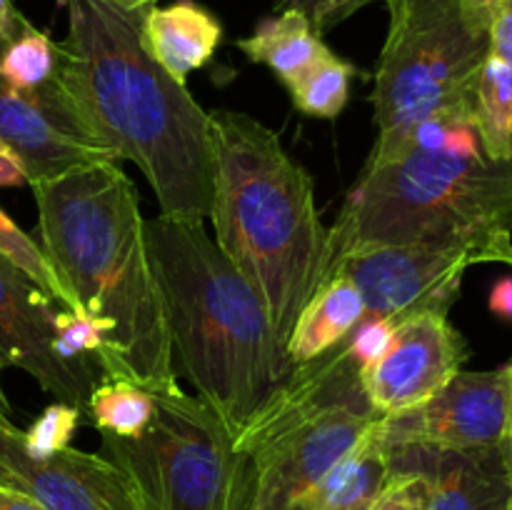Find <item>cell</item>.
Listing matches in <instances>:
<instances>
[{"mask_svg": "<svg viewBox=\"0 0 512 510\" xmlns=\"http://www.w3.org/2000/svg\"><path fill=\"white\" fill-rule=\"evenodd\" d=\"M60 85L80 130L148 178L160 215L203 223L213 200L208 110L165 73L143 40L148 8L118 0H60Z\"/></svg>", "mask_w": 512, "mask_h": 510, "instance_id": "obj_1", "label": "cell"}, {"mask_svg": "<svg viewBox=\"0 0 512 510\" xmlns=\"http://www.w3.org/2000/svg\"><path fill=\"white\" fill-rule=\"evenodd\" d=\"M30 188L40 248L65 310L90 315L105 330L103 378L133 380L153 393L178 388L133 180L118 160H98Z\"/></svg>", "mask_w": 512, "mask_h": 510, "instance_id": "obj_2", "label": "cell"}, {"mask_svg": "<svg viewBox=\"0 0 512 510\" xmlns=\"http://www.w3.org/2000/svg\"><path fill=\"white\" fill-rule=\"evenodd\" d=\"M208 118L215 245L255 290L285 348L300 310L330 278V228L313 178L275 130L235 110H210Z\"/></svg>", "mask_w": 512, "mask_h": 510, "instance_id": "obj_3", "label": "cell"}, {"mask_svg": "<svg viewBox=\"0 0 512 510\" xmlns=\"http://www.w3.org/2000/svg\"><path fill=\"white\" fill-rule=\"evenodd\" d=\"M173 355L235 440L278 395L295 365L263 303L198 220L143 223Z\"/></svg>", "mask_w": 512, "mask_h": 510, "instance_id": "obj_4", "label": "cell"}, {"mask_svg": "<svg viewBox=\"0 0 512 510\" xmlns=\"http://www.w3.org/2000/svg\"><path fill=\"white\" fill-rule=\"evenodd\" d=\"M333 260L373 245H463L475 263L512 250V160L400 145L368 158L330 228Z\"/></svg>", "mask_w": 512, "mask_h": 510, "instance_id": "obj_5", "label": "cell"}, {"mask_svg": "<svg viewBox=\"0 0 512 510\" xmlns=\"http://www.w3.org/2000/svg\"><path fill=\"white\" fill-rule=\"evenodd\" d=\"M388 38L375 68L378 140L370 158L390 153L415 125L475 115V90L490 53V30L460 0H385Z\"/></svg>", "mask_w": 512, "mask_h": 510, "instance_id": "obj_6", "label": "cell"}, {"mask_svg": "<svg viewBox=\"0 0 512 510\" xmlns=\"http://www.w3.org/2000/svg\"><path fill=\"white\" fill-rule=\"evenodd\" d=\"M100 455L118 465L140 510H253L248 455L198 395L155 393L143 435L100 433Z\"/></svg>", "mask_w": 512, "mask_h": 510, "instance_id": "obj_7", "label": "cell"}, {"mask_svg": "<svg viewBox=\"0 0 512 510\" xmlns=\"http://www.w3.org/2000/svg\"><path fill=\"white\" fill-rule=\"evenodd\" d=\"M470 265L475 258L463 245H373L338 255L330 278L345 275L358 285L368 318L400 323L423 313L448 315Z\"/></svg>", "mask_w": 512, "mask_h": 510, "instance_id": "obj_8", "label": "cell"}, {"mask_svg": "<svg viewBox=\"0 0 512 510\" xmlns=\"http://www.w3.org/2000/svg\"><path fill=\"white\" fill-rule=\"evenodd\" d=\"M510 408V363L485 373H455L428 400L383 415L378 428L388 448H495L503 443Z\"/></svg>", "mask_w": 512, "mask_h": 510, "instance_id": "obj_9", "label": "cell"}, {"mask_svg": "<svg viewBox=\"0 0 512 510\" xmlns=\"http://www.w3.org/2000/svg\"><path fill=\"white\" fill-rule=\"evenodd\" d=\"M53 300L0 255V368H20L60 403L85 410L103 373L95 360L60 358L55 348Z\"/></svg>", "mask_w": 512, "mask_h": 510, "instance_id": "obj_10", "label": "cell"}, {"mask_svg": "<svg viewBox=\"0 0 512 510\" xmlns=\"http://www.w3.org/2000/svg\"><path fill=\"white\" fill-rule=\"evenodd\" d=\"M468 353V343L448 315H413L395 323L383 355L360 368V385L380 418L400 413L443 388L460 373Z\"/></svg>", "mask_w": 512, "mask_h": 510, "instance_id": "obj_11", "label": "cell"}, {"mask_svg": "<svg viewBox=\"0 0 512 510\" xmlns=\"http://www.w3.org/2000/svg\"><path fill=\"white\" fill-rule=\"evenodd\" d=\"M0 483L23 490L45 510H140L128 478L108 458L70 445L38 458L13 423H0Z\"/></svg>", "mask_w": 512, "mask_h": 510, "instance_id": "obj_12", "label": "cell"}, {"mask_svg": "<svg viewBox=\"0 0 512 510\" xmlns=\"http://www.w3.org/2000/svg\"><path fill=\"white\" fill-rule=\"evenodd\" d=\"M393 468L425 480V510H512L503 445L495 448H390Z\"/></svg>", "mask_w": 512, "mask_h": 510, "instance_id": "obj_13", "label": "cell"}, {"mask_svg": "<svg viewBox=\"0 0 512 510\" xmlns=\"http://www.w3.org/2000/svg\"><path fill=\"white\" fill-rule=\"evenodd\" d=\"M8 40H0V50ZM0 143L15 153L28 173V185L58 178L80 165L115 160L108 150L73 138L30 98L0 78Z\"/></svg>", "mask_w": 512, "mask_h": 510, "instance_id": "obj_14", "label": "cell"}, {"mask_svg": "<svg viewBox=\"0 0 512 510\" xmlns=\"http://www.w3.org/2000/svg\"><path fill=\"white\" fill-rule=\"evenodd\" d=\"M143 40L155 63L185 83L193 70L203 68L223 40V23L193 0L173 5H150L143 18Z\"/></svg>", "mask_w": 512, "mask_h": 510, "instance_id": "obj_15", "label": "cell"}, {"mask_svg": "<svg viewBox=\"0 0 512 510\" xmlns=\"http://www.w3.org/2000/svg\"><path fill=\"white\" fill-rule=\"evenodd\" d=\"M365 318V303L358 285L345 275H333L300 310L290 333L285 355L290 365H305L343 345Z\"/></svg>", "mask_w": 512, "mask_h": 510, "instance_id": "obj_16", "label": "cell"}, {"mask_svg": "<svg viewBox=\"0 0 512 510\" xmlns=\"http://www.w3.org/2000/svg\"><path fill=\"white\" fill-rule=\"evenodd\" d=\"M390 475V448L375 423L373 430L293 510H370Z\"/></svg>", "mask_w": 512, "mask_h": 510, "instance_id": "obj_17", "label": "cell"}, {"mask_svg": "<svg viewBox=\"0 0 512 510\" xmlns=\"http://www.w3.org/2000/svg\"><path fill=\"white\" fill-rule=\"evenodd\" d=\"M235 45L248 60L268 65L285 85L330 50L295 10H278V15L263 18L253 35L240 38Z\"/></svg>", "mask_w": 512, "mask_h": 510, "instance_id": "obj_18", "label": "cell"}, {"mask_svg": "<svg viewBox=\"0 0 512 510\" xmlns=\"http://www.w3.org/2000/svg\"><path fill=\"white\" fill-rule=\"evenodd\" d=\"M85 418L100 433L138 438L155 415V393L125 378H100L85 403Z\"/></svg>", "mask_w": 512, "mask_h": 510, "instance_id": "obj_19", "label": "cell"}, {"mask_svg": "<svg viewBox=\"0 0 512 510\" xmlns=\"http://www.w3.org/2000/svg\"><path fill=\"white\" fill-rule=\"evenodd\" d=\"M475 128L488 158L512 160V65L490 53L475 90Z\"/></svg>", "mask_w": 512, "mask_h": 510, "instance_id": "obj_20", "label": "cell"}, {"mask_svg": "<svg viewBox=\"0 0 512 510\" xmlns=\"http://www.w3.org/2000/svg\"><path fill=\"white\" fill-rule=\"evenodd\" d=\"M355 73L358 70L353 63L328 50L313 65H308L298 78L290 80L285 88L290 90L293 105L300 113L310 115V118L333 120L348 105L350 83H353Z\"/></svg>", "mask_w": 512, "mask_h": 510, "instance_id": "obj_21", "label": "cell"}, {"mask_svg": "<svg viewBox=\"0 0 512 510\" xmlns=\"http://www.w3.org/2000/svg\"><path fill=\"white\" fill-rule=\"evenodd\" d=\"M0 255H5L15 268L23 270L53 303L65 308L63 290H60L58 280H55V273L50 270L43 248L25 230H20L3 208H0Z\"/></svg>", "mask_w": 512, "mask_h": 510, "instance_id": "obj_22", "label": "cell"}, {"mask_svg": "<svg viewBox=\"0 0 512 510\" xmlns=\"http://www.w3.org/2000/svg\"><path fill=\"white\" fill-rule=\"evenodd\" d=\"M53 330L60 358L70 360V363H80V360L98 363L105 345V330L98 320L85 313H75V310L55 308Z\"/></svg>", "mask_w": 512, "mask_h": 510, "instance_id": "obj_23", "label": "cell"}, {"mask_svg": "<svg viewBox=\"0 0 512 510\" xmlns=\"http://www.w3.org/2000/svg\"><path fill=\"white\" fill-rule=\"evenodd\" d=\"M83 415V410L75 408V405L55 400L30 423L28 430H23V443L28 453L43 458V455H53L68 448Z\"/></svg>", "mask_w": 512, "mask_h": 510, "instance_id": "obj_24", "label": "cell"}, {"mask_svg": "<svg viewBox=\"0 0 512 510\" xmlns=\"http://www.w3.org/2000/svg\"><path fill=\"white\" fill-rule=\"evenodd\" d=\"M378 0H280L278 10H295L310 23V28L323 38L328 30L348 20L350 15L358 13L360 8ZM385 3V0H383Z\"/></svg>", "mask_w": 512, "mask_h": 510, "instance_id": "obj_25", "label": "cell"}, {"mask_svg": "<svg viewBox=\"0 0 512 510\" xmlns=\"http://www.w3.org/2000/svg\"><path fill=\"white\" fill-rule=\"evenodd\" d=\"M370 510H425V480L413 470L393 468L388 485Z\"/></svg>", "mask_w": 512, "mask_h": 510, "instance_id": "obj_26", "label": "cell"}, {"mask_svg": "<svg viewBox=\"0 0 512 510\" xmlns=\"http://www.w3.org/2000/svg\"><path fill=\"white\" fill-rule=\"evenodd\" d=\"M393 330L395 323L388 318H368V315H365V318L360 320V325L348 338V348L350 353L355 355V360L360 363V368L373 363L378 355H383L390 338H393Z\"/></svg>", "mask_w": 512, "mask_h": 510, "instance_id": "obj_27", "label": "cell"}, {"mask_svg": "<svg viewBox=\"0 0 512 510\" xmlns=\"http://www.w3.org/2000/svg\"><path fill=\"white\" fill-rule=\"evenodd\" d=\"M490 55L512 65V0L495 13L490 23Z\"/></svg>", "mask_w": 512, "mask_h": 510, "instance_id": "obj_28", "label": "cell"}, {"mask_svg": "<svg viewBox=\"0 0 512 510\" xmlns=\"http://www.w3.org/2000/svg\"><path fill=\"white\" fill-rule=\"evenodd\" d=\"M0 185L3 188H18V185H28V173H25L23 163L10 153L8 148H0Z\"/></svg>", "mask_w": 512, "mask_h": 510, "instance_id": "obj_29", "label": "cell"}, {"mask_svg": "<svg viewBox=\"0 0 512 510\" xmlns=\"http://www.w3.org/2000/svg\"><path fill=\"white\" fill-rule=\"evenodd\" d=\"M25 23H28V18L20 13L15 0H0V40L15 38Z\"/></svg>", "mask_w": 512, "mask_h": 510, "instance_id": "obj_30", "label": "cell"}, {"mask_svg": "<svg viewBox=\"0 0 512 510\" xmlns=\"http://www.w3.org/2000/svg\"><path fill=\"white\" fill-rule=\"evenodd\" d=\"M488 305L498 318L512 320V278H503L495 283V288L490 290Z\"/></svg>", "mask_w": 512, "mask_h": 510, "instance_id": "obj_31", "label": "cell"}, {"mask_svg": "<svg viewBox=\"0 0 512 510\" xmlns=\"http://www.w3.org/2000/svg\"><path fill=\"white\" fill-rule=\"evenodd\" d=\"M0 510H45V508L38 503V500L30 498L28 493H23V490L0 483Z\"/></svg>", "mask_w": 512, "mask_h": 510, "instance_id": "obj_32", "label": "cell"}, {"mask_svg": "<svg viewBox=\"0 0 512 510\" xmlns=\"http://www.w3.org/2000/svg\"><path fill=\"white\" fill-rule=\"evenodd\" d=\"M460 3H463V8L468 10L478 23H483L485 28L490 30V23H493L495 13H498L508 0H460Z\"/></svg>", "mask_w": 512, "mask_h": 510, "instance_id": "obj_33", "label": "cell"}, {"mask_svg": "<svg viewBox=\"0 0 512 510\" xmlns=\"http://www.w3.org/2000/svg\"><path fill=\"white\" fill-rule=\"evenodd\" d=\"M503 453L505 463H508L510 478H512V360H510V408H508V425H505V438H503Z\"/></svg>", "mask_w": 512, "mask_h": 510, "instance_id": "obj_34", "label": "cell"}, {"mask_svg": "<svg viewBox=\"0 0 512 510\" xmlns=\"http://www.w3.org/2000/svg\"><path fill=\"white\" fill-rule=\"evenodd\" d=\"M13 408H10L8 403V395H5V388H3V368H0V423H13Z\"/></svg>", "mask_w": 512, "mask_h": 510, "instance_id": "obj_35", "label": "cell"}, {"mask_svg": "<svg viewBox=\"0 0 512 510\" xmlns=\"http://www.w3.org/2000/svg\"><path fill=\"white\" fill-rule=\"evenodd\" d=\"M118 3L128 5V8H150V5H158V0H118Z\"/></svg>", "mask_w": 512, "mask_h": 510, "instance_id": "obj_36", "label": "cell"}, {"mask_svg": "<svg viewBox=\"0 0 512 510\" xmlns=\"http://www.w3.org/2000/svg\"><path fill=\"white\" fill-rule=\"evenodd\" d=\"M505 263L512 265V250H510V253H508V258H505Z\"/></svg>", "mask_w": 512, "mask_h": 510, "instance_id": "obj_37", "label": "cell"}, {"mask_svg": "<svg viewBox=\"0 0 512 510\" xmlns=\"http://www.w3.org/2000/svg\"><path fill=\"white\" fill-rule=\"evenodd\" d=\"M0 148H5V145H3V143H0Z\"/></svg>", "mask_w": 512, "mask_h": 510, "instance_id": "obj_38", "label": "cell"}]
</instances>
